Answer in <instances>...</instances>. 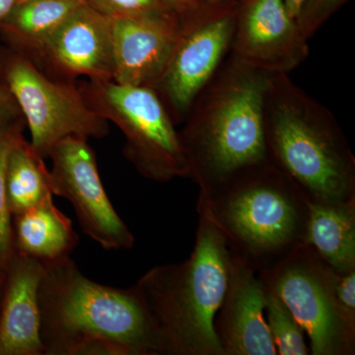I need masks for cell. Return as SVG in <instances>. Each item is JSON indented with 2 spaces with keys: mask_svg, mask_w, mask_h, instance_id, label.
I'll return each instance as SVG.
<instances>
[{
  "mask_svg": "<svg viewBox=\"0 0 355 355\" xmlns=\"http://www.w3.org/2000/svg\"><path fill=\"white\" fill-rule=\"evenodd\" d=\"M335 291L343 312L350 321L355 322V270L336 272Z\"/></svg>",
  "mask_w": 355,
  "mask_h": 355,
  "instance_id": "obj_24",
  "label": "cell"
},
{
  "mask_svg": "<svg viewBox=\"0 0 355 355\" xmlns=\"http://www.w3.org/2000/svg\"><path fill=\"white\" fill-rule=\"evenodd\" d=\"M270 74L230 55L191 105L179 135L198 198L272 162L263 125Z\"/></svg>",
  "mask_w": 355,
  "mask_h": 355,
  "instance_id": "obj_2",
  "label": "cell"
},
{
  "mask_svg": "<svg viewBox=\"0 0 355 355\" xmlns=\"http://www.w3.org/2000/svg\"><path fill=\"white\" fill-rule=\"evenodd\" d=\"M266 288V323L279 355H308L305 333L284 301Z\"/></svg>",
  "mask_w": 355,
  "mask_h": 355,
  "instance_id": "obj_20",
  "label": "cell"
},
{
  "mask_svg": "<svg viewBox=\"0 0 355 355\" xmlns=\"http://www.w3.org/2000/svg\"><path fill=\"white\" fill-rule=\"evenodd\" d=\"M114 20L83 3L53 33L35 64L58 80H113Z\"/></svg>",
  "mask_w": 355,
  "mask_h": 355,
  "instance_id": "obj_12",
  "label": "cell"
},
{
  "mask_svg": "<svg viewBox=\"0 0 355 355\" xmlns=\"http://www.w3.org/2000/svg\"><path fill=\"white\" fill-rule=\"evenodd\" d=\"M0 80L15 97L31 135V146L42 157L69 137L101 139L109 121L85 101L78 86L58 80L19 51L0 46Z\"/></svg>",
  "mask_w": 355,
  "mask_h": 355,
  "instance_id": "obj_7",
  "label": "cell"
},
{
  "mask_svg": "<svg viewBox=\"0 0 355 355\" xmlns=\"http://www.w3.org/2000/svg\"><path fill=\"white\" fill-rule=\"evenodd\" d=\"M49 157L53 161V195L71 203L84 234L108 251L132 249L135 237L107 196L88 139L65 137L53 147Z\"/></svg>",
  "mask_w": 355,
  "mask_h": 355,
  "instance_id": "obj_10",
  "label": "cell"
},
{
  "mask_svg": "<svg viewBox=\"0 0 355 355\" xmlns=\"http://www.w3.org/2000/svg\"><path fill=\"white\" fill-rule=\"evenodd\" d=\"M24 118L10 89L0 80V128Z\"/></svg>",
  "mask_w": 355,
  "mask_h": 355,
  "instance_id": "obj_25",
  "label": "cell"
},
{
  "mask_svg": "<svg viewBox=\"0 0 355 355\" xmlns=\"http://www.w3.org/2000/svg\"><path fill=\"white\" fill-rule=\"evenodd\" d=\"M113 20V81L153 88L176 43L179 15L166 12Z\"/></svg>",
  "mask_w": 355,
  "mask_h": 355,
  "instance_id": "obj_14",
  "label": "cell"
},
{
  "mask_svg": "<svg viewBox=\"0 0 355 355\" xmlns=\"http://www.w3.org/2000/svg\"><path fill=\"white\" fill-rule=\"evenodd\" d=\"M239 0L202 1L180 14L169 60L153 86L175 125H182L200 91L230 51Z\"/></svg>",
  "mask_w": 355,
  "mask_h": 355,
  "instance_id": "obj_9",
  "label": "cell"
},
{
  "mask_svg": "<svg viewBox=\"0 0 355 355\" xmlns=\"http://www.w3.org/2000/svg\"><path fill=\"white\" fill-rule=\"evenodd\" d=\"M18 0H0V23L2 22L7 15L12 10Z\"/></svg>",
  "mask_w": 355,
  "mask_h": 355,
  "instance_id": "obj_28",
  "label": "cell"
},
{
  "mask_svg": "<svg viewBox=\"0 0 355 355\" xmlns=\"http://www.w3.org/2000/svg\"><path fill=\"white\" fill-rule=\"evenodd\" d=\"M265 286L244 259L231 253L227 289L214 320L223 355H277L266 319Z\"/></svg>",
  "mask_w": 355,
  "mask_h": 355,
  "instance_id": "obj_13",
  "label": "cell"
},
{
  "mask_svg": "<svg viewBox=\"0 0 355 355\" xmlns=\"http://www.w3.org/2000/svg\"><path fill=\"white\" fill-rule=\"evenodd\" d=\"M168 10L180 15L195 8L205 0H161Z\"/></svg>",
  "mask_w": 355,
  "mask_h": 355,
  "instance_id": "obj_26",
  "label": "cell"
},
{
  "mask_svg": "<svg viewBox=\"0 0 355 355\" xmlns=\"http://www.w3.org/2000/svg\"><path fill=\"white\" fill-rule=\"evenodd\" d=\"M83 3V0H18L0 23V35L6 46L35 62L53 33Z\"/></svg>",
  "mask_w": 355,
  "mask_h": 355,
  "instance_id": "obj_17",
  "label": "cell"
},
{
  "mask_svg": "<svg viewBox=\"0 0 355 355\" xmlns=\"http://www.w3.org/2000/svg\"><path fill=\"white\" fill-rule=\"evenodd\" d=\"M98 12L112 19L171 12L161 0H83ZM174 13V12H173Z\"/></svg>",
  "mask_w": 355,
  "mask_h": 355,
  "instance_id": "obj_22",
  "label": "cell"
},
{
  "mask_svg": "<svg viewBox=\"0 0 355 355\" xmlns=\"http://www.w3.org/2000/svg\"><path fill=\"white\" fill-rule=\"evenodd\" d=\"M258 275L263 286L284 301L309 338L311 354H355V322L338 304L336 272L312 247L300 245Z\"/></svg>",
  "mask_w": 355,
  "mask_h": 355,
  "instance_id": "obj_8",
  "label": "cell"
},
{
  "mask_svg": "<svg viewBox=\"0 0 355 355\" xmlns=\"http://www.w3.org/2000/svg\"><path fill=\"white\" fill-rule=\"evenodd\" d=\"M231 253L265 272L305 244L310 200L272 162L245 172L214 193L198 198Z\"/></svg>",
  "mask_w": 355,
  "mask_h": 355,
  "instance_id": "obj_5",
  "label": "cell"
},
{
  "mask_svg": "<svg viewBox=\"0 0 355 355\" xmlns=\"http://www.w3.org/2000/svg\"><path fill=\"white\" fill-rule=\"evenodd\" d=\"M263 125L270 160L310 202L355 198V158L342 128L288 74L268 76Z\"/></svg>",
  "mask_w": 355,
  "mask_h": 355,
  "instance_id": "obj_3",
  "label": "cell"
},
{
  "mask_svg": "<svg viewBox=\"0 0 355 355\" xmlns=\"http://www.w3.org/2000/svg\"><path fill=\"white\" fill-rule=\"evenodd\" d=\"M284 4H286L287 11L291 14V17L296 19L299 12H300L301 8H302L307 0H284Z\"/></svg>",
  "mask_w": 355,
  "mask_h": 355,
  "instance_id": "obj_27",
  "label": "cell"
},
{
  "mask_svg": "<svg viewBox=\"0 0 355 355\" xmlns=\"http://www.w3.org/2000/svg\"><path fill=\"white\" fill-rule=\"evenodd\" d=\"M305 244L336 272L355 270V198L343 202H310Z\"/></svg>",
  "mask_w": 355,
  "mask_h": 355,
  "instance_id": "obj_18",
  "label": "cell"
},
{
  "mask_svg": "<svg viewBox=\"0 0 355 355\" xmlns=\"http://www.w3.org/2000/svg\"><path fill=\"white\" fill-rule=\"evenodd\" d=\"M207 1H217V0H207Z\"/></svg>",
  "mask_w": 355,
  "mask_h": 355,
  "instance_id": "obj_29",
  "label": "cell"
},
{
  "mask_svg": "<svg viewBox=\"0 0 355 355\" xmlns=\"http://www.w3.org/2000/svg\"><path fill=\"white\" fill-rule=\"evenodd\" d=\"M6 195L12 216L53 197L50 170L24 135L14 144L6 171Z\"/></svg>",
  "mask_w": 355,
  "mask_h": 355,
  "instance_id": "obj_19",
  "label": "cell"
},
{
  "mask_svg": "<svg viewBox=\"0 0 355 355\" xmlns=\"http://www.w3.org/2000/svg\"><path fill=\"white\" fill-rule=\"evenodd\" d=\"M198 212L190 258L154 266L135 284L155 322L162 355H223L214 320L227 289L231 252L207 214Z\"/></svg>",
  "mask_w": 355,
  "mask_h": 355,
  "instance_id": "obj_4",
  "label": "cell"
},
{
  "mask_svg": "<svg viewBox=\"0 0 355 355\" xmlns=\"http://www.w3.org/2000/svg\"><path fill=\"white\" fill-rule=\"evenodd\" d=\"M6 270L0 304V355H44L39 307L44 263L14 253Z\"/></svg>",
  "mask_w": 355,
  "mask_h": 355,
  "instance_id": "obj_15",
  "label": "cell"
},
{
  "mask_svg": "<svg viewBox=\"0 0 355 355\" xmlns=\"http://www.w3.org/2000/svg\"><path fill=\"white\" fill-rule=\"evenodd\" d=\"M284 0H239L231 55L268 73H286L309 55Z\"/></svg>",
  "mask_w": 355,
  "mask_h": 355,
  "instance_id": "obj_11",
  "label": "cell"
},
{
  "mask_svg": "<svg viewBox=\"0 0 355 355\" xmlns=\"http://www.w3.org/2000/svg\"><path fill=\"white\" fill-rule=\"evenodd\" d=\"M78 88L89 106L123 133V153L140 175L161 183L190 176L179 130L153 88L88 79Z\"/></svg>",
  "mask_w": 355,
  "mask_h": 355,
  "instance_id": "obj_6",
  "label": "cell"
},
{
  "mask_svg": "<svg viewBox=\"0 0 355 355\" xmlns=\"http://www.w3.org/2000/svg\"><path fill=\"white\" fill-rule=\"evenodd\" d=\"M26 128L25 119L0 128V266L6 268L14 254L12 214L6 195V171L9 155Z\"/></svg>",
  "mask_w": 355,
  "mask_h": 355,
  "instance_id": "obj_21",
  "label": "cell"
},
{
  "mask_svg": "<svg viewBox=\"0 0 355 355\" xmlns=\"http://www.w3.org/2000/svg\"><path fill=\"white\" fill-rule=\"evenodd\" d=\"M39 289L44 355H162L157 328L135 286H103L69 256L44 263Z\"/></svg>",
  "mask_w": 355,
  "mask_h": 355,
  "instance_id": "obj_1",
  "label": "cell"
},
{
  "mask_svg": "<svg viewBox=\"0 0 355 355\" xmlns=\"http://www.w3.org/2000/svg\"><path fill=\"white\" fill-rule=\"evenodd\" d=\"M347 1L349 0H307L295 19L304 38L309 40Z\"/></svg>",
  "mask_w": 355,
  "mask_h": 355,
  "instance_id": "obj_23",
  "label": "cell"
},
{
  "mask_svg": "<svg viewBox=\"0 0 355 355\" xmlns=\"http://www.w3.org/2000/svg\"><path fill=\"white\" fill-rule=\"evenodd\" d=\"M12 217L14 253L48 263L69 256L78 244L71 221L53 197Z\"/></svg>",
  "mask_w": 355,
  "mask_h": 355,
  "instance_id": "obj_16",
  "label": "cell"
}]
</instances>
